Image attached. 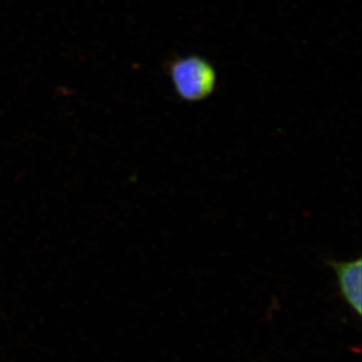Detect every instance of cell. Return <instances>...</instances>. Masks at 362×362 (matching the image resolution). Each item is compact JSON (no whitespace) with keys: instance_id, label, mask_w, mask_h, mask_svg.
Masks as SVG:
<instances>
[{"instance_id":"6da1fadb","label":"cell","mask_w":362,"mask_h":362,"mask_svg":"<svg viewBox=\"0 0 362 362\" xmlns=\"http://www.w3.org/2000/svg\"><path fill=\"white\" fill-rule=\"evenodd\" d=\"M176 96L187 103H199L213 96L218 84L216 66L199 54L176 57L168 65Z\"/></svg>"},{"instance_id":"7a4b0ae2","label":"cell","mask_w":362,"mask_h":362,"mask_svg":"<svg viewBox=\"0 0 362 362\" xmlns=\"http://www.w3.org/2000/svg\"><path fill=\"white\" fill-rule=\"evenodd\" d=\"M327 264L334 272L338 290L343 301L357 316H361L362 313L361 259L346 262L329 259Z\"/></svg>"}]
</instances>
